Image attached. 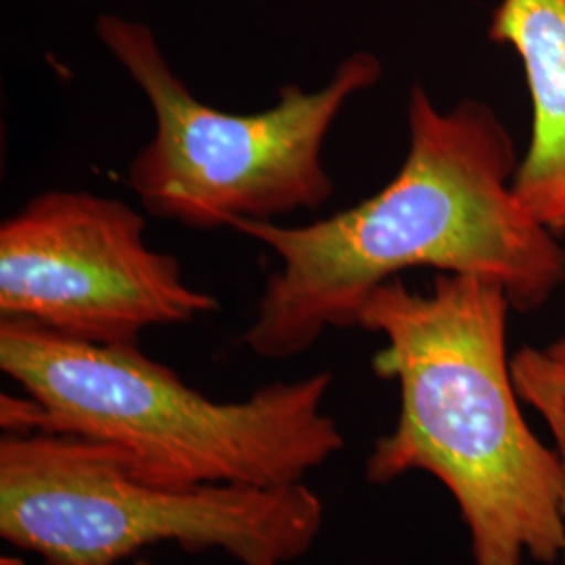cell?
Here are the masks:
<instances>
[{"mask_svg": "<svg viewBox=\"0 0 565 565\" xmlns=\"http://www.w3.org/2000/svg\"><path fill=\"white\" fill-rule=\"evenodd\" d=\"M490 39L511 46L524 65L532 135L513 177L525 212L565 235V0H501Z\"/></svg>", "mask_w": 565, "mask_h": 565, "instance_id": "52a82bcc", "label": "cell"}, {"mask_svg": "<svg viewBox=\"0 0 565 565\" xmlns=\"http://www.w3.org/2000/svg\"><path fill=\"white\" fill-rule=\"evenodd\" d=\"M0 369L23 396H0L4 434H53L111 448L160 484H300L345 448L323 411L333 375L273 382L221 403L139 345H97L0 319Z\"/></svg>", "mask_w": 565, "mask_h": 565, "instance_id": "3957f363", "label": "cell"}, {"mask_svg": "<svg viewBox=\"0 0 565 565\" xmlns=\"http://www.w3.org/2000/svg\"><path fill=\"white\" fill-rule=\"evenodd\" d=\"M511 310L503 285L452 273L427 291L396 277L369 296L356 327L384 338L373 371L398 384L401 411L364 478H436L457 503L473 565H555L565 559V452L525 422L507 352Z\"/></svg>", "mask_w": 565, "mask_h": 565, "instance_id": "7a4b0ae2", "label": "cell"}, {"mask_svg": "<svg viewBox=\"0 0 565 565\" xmlns=\"http://www.w3.org/2000/svg\"><path fill=\"white\" fill-rule=\"evenodd\" d=\"M324 525L306 484H160L107 448L53 434L0 440V536L44 565H120L145 548L223 551L239 565H289Z\"/></svg>", "mask_w": 565, "mask_h": 565, "instance_id": "277c9868", "label": "cell"}, {"mask_svg": "<svg viewBox=\"0 0 565 565\" xmlns=\"http://www.w3.org/2000/svg\"><path fill=\"white\" fill-rule=\"evenodd\" d=\"M95 32L141 88L156 120L151 141L130 162L128 184L151 216L193 231L273 223L329 202L327 135L348 102L384 74L380 57L359 51L317 90L291 82L268 109L228 114L184 86L147 23L107 13Z\"/></svg>", "mask_w": 565, "mask_h": 565, "instance_id": "5b68a950", "label": "cell"}, {"mask_svg": "<svg viewBox=\"0 0 565 565\" xmlns=\"http://www.w3.org/2000/svg\"><path fill=\"white\" fill-rule=\"evenodd\" d=\"M511 373L520 401L545 419L557 448L565 452V338L524 345L511 356Z\"/></svg>", "mask_w": 565, "mask_h": 565, "instance_id": "ba28073f", "label": "cell"}, {"mask_svg": "<svg viewBox=\"0 0 565 565\" xmlns=\"http://www.w3.org/2000/svg\"><path fill=\"white\" fill-rule=\"evenodd\" d=\"M564 565H565V559H564Z\"/></svg>", "mask_w": 565, "mask_h": 565, "instance_id": "9c48e42d", "label": "cell"}, {"mask_svg": "<svg viewBox=\"0 0 565 565\" xmlns=\"http://www.w3.org/2000/svg\"><path fill=\"white\" fill-rule=\"evenodd\" d=\"M406 121L403 166L369 200L302 226L233 224L281 258L242 335L256 356L287 361L327 329H356L369 296L408 268L499 282L518 312L564 287L565 247L518 200L520 160L497 111L473 99L440 109L417 82Z\"/></svg>", "mask_w": 565, "mask_h": 565, "instance_id": "6da1fadb", "label": "cell"}, {"mask_svg": "<svg viewBox=\"0 0 565 565\" xmlns=\"http://www.w3.org/2000/svg\"><path fill=\"white\" fill-rule=\"evenodd\" d=\"M128 203L88 191H44L0 224V319L72 340L139 345L151 327L189 323L221 302L156 252Z\"/></svg>", "mask_w": 565, "mask_h": 565, "instance_id": "8992f818", "label": "cell"}]
</instances>
